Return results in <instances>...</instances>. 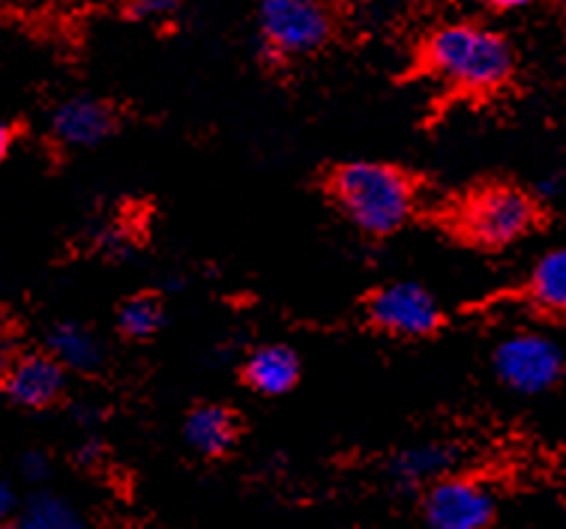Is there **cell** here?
<instances>
[{
    "mask_svg": "<svg viewBox=\"0 0 566 529\" xmlns=\"http://www.w3.org/2000/svg\"><path fill=\"white\" fill-rule=\"evenodd\" d=\"M420 66L450 91L492 96L513 82L518 57L501 31L476 21H450L422 40Z\"/></svg>",
    "mask_w": 566,
    "mask_h": 529,
    "instance_id": "obj_1",
    "label": "cell"
},
{
    "mask_svg": "<svg viewBox=\"0 0 566 529\" xmlns=\"http://www.w3.org/2000/svg\"><path fill=\"white\" fill-rule=\"evenodd\" d=\"M324 192L360 234L392 236L417 213V180L392 162L354 159L324 173Z\"/></svg>",
    "mask_w": 566,
    "mask_h": 529,
    "instance_id": "obj_2",
    "label": "cell"
},
{
    "mask_svg": "<svg viewBox=\"0 0 566 529\" xmlns=\"http://www.w3.org/2000/svg\"><path fill=\"white\" fill-rule=\"evenodd\" d=\"M539 222V204L513 183H485L464 194L453 210V231L474 248L501 252L525 240Z\"/></svg>",
    "mask_w": 566,
    "mask_h": 529,
    "instance_id": "obj_3",
    "label": "cell"
},
{
    "mask_svg": "<svg viewBox=\"0 0 566 529\" xmlns=\"http://www.w3.org/2000/svg\"><path fill=\"white\" fill-rule=\"evenodd\" d=\"M261 54L268 63L312 57L339 33V0H258Z\"/></svg>",
    "mask_w": 566,
    "mask_h": 529,
    "instance_id": "obj_4",
    "label": "cell"
},
{
    "mask_svg": "<svg viewBox=\"0 0 566 529\" xmlns=\"http://www.w3.org/2000/svg\"><path fill=\"white\" fill-rule=\"evenodd\" d=\"M492 368L497 380L518 395H543L560 383L566 357L555 338L515 332L494 347Z\"/></svg>",
    "mask_w": 566,
    "mask_h": 529,
    "instance_id": "obj_5",
    "label": "cell"
},
{
    "mask_svg": "<svg viewBox=\"0 0 566 529\" xmlns=\"http://www.w3.org/2000/svg\"><path fill=\"white\" fill-rule=\"evenodd\" d=\"M366 320L392 338H432L441 332L443 311L417 282H392L366 296Z\"/></svg>",
    "mask_w": 566,
    "mask_h": 529,
    "instance_id": "obj_6",
    "label": "cell"
},
{
    "mask_svg": "<svg viewBox=\"0 0 566 529\" xmlns=\"http://www.w3.org/2000/svg\"><path fill=\"white\" fill-rule=\"evenodd\" d=\"M70 371L49 350H24L7 359L3 366V395L21 410H52L66 395Z\"/></svg>",
    "mask_w": 566,
    "mask_h": 529,
    "instance_id": "obj_7",
    "label": "cell"
},
{
    "mask_svg": "<svg viewBox=\"0 0 566 529\" xmlns=\"http://www.w3.org/2000/svg\"><path fill=\"white\" fill-rule=\"evenodd\" d=\"M422 511L432 529H489L494 518V497L474 478L447 476L426 488Z\"/></svg>",
    "mask_w": 566,
    "mask_h": 529,
    "instance_id": "obj_8",
    "label": "cell"
},
{
    "mask_svg": "<svg viewBox=\"0 0 566 529\" xmlns=\"http://www.w3.org/2000/svg\"><path fill=\"white\" fill-rule=\"evenodd\" d=\"M120 129L117 105L99 96H70L52 112L54 141L70 150H93Z\"/></svg>",
    "mask_w": 566,
    "mask_h": 529,
    "instance_id": "obj_9",
    "label": "cell"
},
{
    "mask_svg": "<svg viewBox=\"0 0 566 529\" xmlns=\"http://www.w3.org/2000/svg\"><path fill=\"white\" fill-rule=\"evenodd\" d=\"M300 357L289 345H261L247 357L240 368V380L247 383L255 395L282 398L300 383Z\"/></svg>",
    "mask_w": 566,
    "mask_h": 529,
    "instance_id": "obj_10",
    "label": "cell"
},
{
    "mask_svg": "<svg viewBox=\"0 0 566 529\" xmlns=\"http://www.w3.org/2000/svg\"><path fill=\"white\" fill-rule=\"evenodd\" d=\"M240 425L226 404H196L184 419V440L201 458H222L238 443Z\"/></svg>",
    "mask_w": 566,
    "mask_h": 529,
    "instance_id": "obj_11",
    "label": "cell"
},
{
    "mask_svg": "<svg viewBox=\"0 0 566 529\" xmlns=\"http://www.w3.org/2000/svg\"><path fill=\"white\" fill-rule=\"evenodd\" d=\"M45 350L73 374H96L105 362V345L87 324L57 320L45 336Z\"/></svg>",
    "mask_w": 566,
    "mask_h": 529,
    "instance_id": "obj_12",
    "label": "cell"
},
{
    "mask_svg": "<svg viewBox=\"0 0 566 529\" xmlns=\"http://www.w3.org/2000/svg\"><path fill=\"white\" fill-rule=\"evenodd\" d=\"M455 448L447 443H422V446L402 448L390 464L392 482L405 490L413 488H432L434 482L450 476V469L455 467Z\"/></svg>",
    "mask_w": 566,
    "mask_h": 529,
    "instance_id": "obj_13",
    "label": "cell"
},
{
    "mask_svg": "<svg viewBox=\"0 0 566 529\" xmlns=\"http://www.w3.org/2000/svg\"><path fill=\"white\" fill-rule=\"evenodd\" d=\"M527 296L539 311L566 317V245L536 261L527 275Z\"/></svg>",
    "mask_w": 566,
    "mask_h": 529,
    "instance_id": "obj_14",
    "label": "cell"
},
{
    "mask_svg": "<svg viewBox=\"0 0 566 529\" xmlns=\"http://www.w3.org/2000/svg\"><path fill=\"white\" fill-rule=\"evenodd\" d=\"M15 520L21 529H87L82 511L66 497L49 494V490H40L24 499Z\"/></svg>",
    "mask_w": 566,
    "mask_h": 529,
    "instance_id": "obj_15",
    "label": "cell"
},
{
    "mask_svg": "<svg viewBox=\"0 0 566 529\" xmlns=\"http://www.w3.org/2000/svg\"><path fill=\"white\" fill-rule=\"evenodd\" d=\"M165 324V303L156 294H133L117 306L114 326L126 341H150Z\"/></svg>",
    "mask_w": 566,
    "mask_h": 529,
    "instance_id": "obj_16",
    "label": "cell"
},
{
    "mask_svg": "<svg viewBox=\"0 0 566 529\" xmlns=\"http://www.w3.org/2000/svg\"><path fill=\"white\" fill-rule=\"evenodd\" d=\"M184 7V0H126L120 12L126 21H138V24H159V21L175 19Z\"/></svg>",
    "mask_w": 566,
    "mask_h": 529,
    "instance_id": "obj_17",
    "label": "cell"
},
{
    "mask_svg": "<svg viewBox=\"0 0 566 529\" xmlns=\"http://www.w3.org/2000/svg\"><path fill=\"white\" fill-rule=\"evenodd\" d=\"M19 469H21V476L28 478V482L40 485V482H45V478H49V473H52V461H49V455H45V452H36V448H31V452H24V455H21Z\"/></svg>",
    "mask_w": 566,
    "mask_h": 529,
    "instance_id": "obj_18",
    "label": "cell"
},
{
    "mask_svg": "<svg viewBox=\"0 0 566 529\" xmlns=\"http://www.w3.org/2000/svg\"><path fill=\"white\" fill-rule=\"evenodd\" d=\"M21 506H24V499L19 497V490L12 488L10 482H3V485H0V511H3V518H19Z\"/></svg>",
    "mask_w": 566,
    "mask_h": 529,
    "instance_id": "obj_19",
    "label": "cell"
},
{
    "mask_svg": "<svg viewBox=\"0 0 566 529\" xmlns=\"http://www.w3.org/2000/svg\"><path fill=\"white\" fill-rule=\"evenodd\" d=\"M105 455V448L99 440H84L82 446L75 448V461L82 464V467H93V464H99Z\"/></svg>",
    "mask_w": 566,
    "mask_h": 529,
    "instance_id": "obj_20",
    "label": "cell"
},
{
    "mask_svg": "<svg viewBox=\"0 0 566 529\" xmlns=\"http://www.w3.org/2000/svg\"><path fill=\"white\" fill-rule=\"evenodd\" d=\"M483 3L492 12H518L527 10V7H534L536 0H483Z\"/></svg>",
    "mask_w": 566,
    "mask_h": 529,
    "instance_id": "obj_21",
    "label": "cell"
},
{
    "mask_svg": "<svg viewBox=\"0 0 566 529\" xmlns=\"http://www.w3.org/2000/svg\"><path fill=\"white\" fill-rule=\"evenodd\" d=\"M82 3H93V7H124L126 0H82Z\"/></svg>",
    "mask_w": 566,
    "mask_h": 529,
    "instance_id": "obj_22",
    "label": "cell"
},
{
    "mask_svg": "<svg viewBox=\"0 0 566 529\" xmlns=\"http://www.w3.org/2000/svg\"><path fill=\"white\" fill-rule=\"evenodd\" d=\"M0 529H21V527H19V520H7Z\"/></svg>",
    "mask_w": 566,
    "mask_h": 529,
    "instance_id": "obj_23",
    "label": "cell"
},
{
    "mask_svg": "<svg viewBox=\"0 0 566 529\" xmlns=\"http://www.w3.org/2000/svg\"><path fill=\"white\" fill-rule=\"evenodd\" d=\"M564 84H566V54H564Z\"/></svg>",
    "mask_w": 566,
    "mask_h": 529,
    "instance_id": "obj_24",
    "label": "cell"
}]
</instances>
